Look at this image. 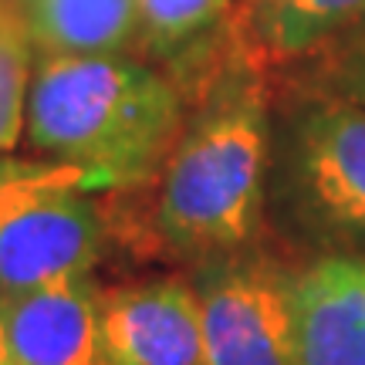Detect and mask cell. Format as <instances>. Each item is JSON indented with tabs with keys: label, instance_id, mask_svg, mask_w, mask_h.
Here are the masks:
<instances>
[{
	"label": "cell",
	"instance_id": "obj_1",
	"mask_svg": "<svg viewBox=\"0 0 365 365\" xmlns=\"http://www.w3.org/2000/svg\"><path fill=\"white\" fill-rule=\"evenodd\" d=\"M274 105L264 68L244 51L217 68L163 163L156 240L203 264L257 244L267 213Z\"/></svg>",
	"mask_w": 365,
	"mask_h": 365
},
{
	"label": "cell",
	"instance_id": "obj_2",
	"mask_svg": "<svg viewBox=\"0 0 365 365\" xmlns=\"http://www.w3.org/2000/svg\"><path fill=\"white\" fill-rule=\"evenodd\" d=\"M182 91L132 54H44L27 95V143L115 186L153 176L182 132Z\"/></svg>",
	"mask_w": 365,
	"mask_h": 365
},
{
	"label": "cell",
	"instance_id": "obj_3",
	"mask_svg": "<svg viewBox=\"0 0 365 365\" xmlns=\"http://www.w3.org/2000/svg\"><path fill=\"white\" fill-rule=\"evenodd\" d=\"M267 213L314 257L365 254V105L301 88L274 115Z\"/></svg>",
	"mask_w": 365,
	"mask_h": 365
},
{
	"label": "cell",
	"instance_id": "obj_4",
	"mask_svg": "<svg viewBox=\"0 0 365 365\" xmlns=\"http://www.w3.org/2000/svg\"><path fill=\"white\" fill-rule=\"evenodd\" d=\"M207 365H301L298 271L257 244L193 264Z\"/></svg>",
	"mask_w": 365,
	"mask_h": 365
},
{
	"label": "cell",
	"instance_id": "obj_5",
	"mask_svg": "<svg viewBox=\"0 0 365 365\" xmlns=\"http://www.w3.org/2000/svg\"><path fill=\"white\" fill-rule=\"evenodd\" d=\"M108 230L88 190H51L0 220V294L91 274Z\"/></svg>",
	"mask_w": 365,
	"mask_h": 365
},
{
	"label": "cell",
	"instance_id": "obj_6",
	"mask_svg": "<svg viewBox=\"0 0 365 365\" xmlns=\"http://www.w3.org/2000/svg\"><path fill=\"white\" fill-rule=\"evenodd\" d=\"M98 331L105 365H207L200 294L182 274L102 291Z\"/></svg>",
	"mask_w": 365,
	"mask_h": 365
},
{
	"label": "cell",
	"instance_id": "obj_7",
	"mask_svg": "<svg viewBox=\"0 0 365 365\" xmlns=\"http://www.w3.org/2000/svg\"><path fill=\"white\" fill-rule=\"evenodd\" d=\"M91 274L4 294L7 365H105Z\"/></svg>",
	"mask_w": 365,
	"mask_h": 365
},
{
	"label": "cell",
	"instance_id": "obj_8",
	"mask_svg": "<svg viewBox=\"0 0 365 365\" xmlns=\"http://www.w3.org/2000/svg\"><path fill=\"white\" fill-rule=\"evenodd\" d=\"M301 365H365V254L312 257L294 277Z\"/></svg>",
	"mask_w": 365,
	"mask_h": 365
},
{
	"label": "cell",
	"instance_id": "obj_9",
	"mask_svg": "<svg viewBox=\"0 0 365 365\" xmlns=\"http://www.w3.org/2000/svg\"><path fill=\"white\" fill-rule=\"evenodd\" d=\"M365 24V0H257L244 7V48L254 65L308 61Z\"/></svg>",
	"mask_w": 365,
	"mask_h": 365
},
{
	"label": "cell",
	"instance_id": "obj_10",
	"mask_svg": "<svg viewBox=\"0 0 365 365\" xmlns=\"http://www.w3.org/2000/svg\"><path fill=\"white\" fill-rule=\"evenodd\" d=\"M44 54H122L139 41V0H21Z\"/></svg>",
	"mask_w": 365,
	"mask_h": 365
},
{
	"label": "cell",
	"instance_id": "obj_11",
	"mask_svg": "<svg viewBox=\"0 0 365 365\" xmlns=\"http://www.w3.org/2000/svg\"><path fill=\"white\" fill-rule=\"evenodd\" d=\"M230 0H139L135 48L156 65L186 78L207 61L227 27Z\"/></svg>",
	"mask_w": 365,
	"mask_h": 365
},
{
	"label": "cell",
	"instance_id": "obj_12",
	"mask_svg": "<svg viewBox=\"0 0 365 365\" xmlns=\"http://www.w3.org/2000/svg\"><path fill=\"white\" fill-rule=\"evenodd\" d=\"M34 38L24 11L0 0V156L27 132V95L34 78Z\"/></svg>",
	"mask_w": 365,
	"mask_h": 365
},
{
	"label": "cell",
	"instance_id": "obj_13",
	"mask_svg": "<svg viewBox=\"0 0 365 365\" xmlns=\"http://www.w3.org/2000/svg\"><path fill=\"white\" fill-rule=\"evenodd\" d=\"M51 190H112V182L85 166L58 163V159H17L0 156V220L14 210Z\"/></svg>",
	"mask_w": 365,
	"mask_h": 365
},
{
	"label": "cell",
	"instance_id": "obj_14",
	"mask_svg": "<svg viewBox=\"0 0 365 365\" xmlns=\"http://www.w3.org/2000/svg\"><path fill=\"white\" fill-rule=\"evenodd\" d=\"M308 61H312V71L301 78V88L365 105V24L325 44Z\"/></svg>",
	"mask_w": 365,
	"mask_h": 365
},
{
	"label": "cell",
	"instance_id": "obj_15",
	"mask_svg": "<svg viewBox=\"0 0 365 365\" xmlns=\"http://www.w3.org/2000/svg\"><path fill=\"white\" fill-rule=\"evenodd\" d=\"M0 365H7V339H4V294H0Z\"/></svg>",
	"mask_w": 365,
	"mask_h": 365
},
{
	"label": "cell",
	"instance_id": "obj_16",
	"mask_svg": "<svg viewBox=\"0 0 365 365\" xmlns=\"http://www.w3.org/2000/svg\"><path fill=\"white\" fill-rule=\"evenodd\" d=\"M250 4H257V0H244V7H250Z\"/></svg>",
	"mask_w": 365,
	"mask_h": 365
}]
</instances>
